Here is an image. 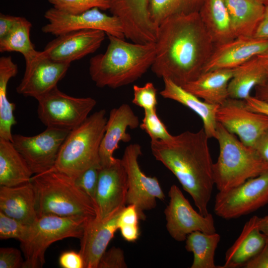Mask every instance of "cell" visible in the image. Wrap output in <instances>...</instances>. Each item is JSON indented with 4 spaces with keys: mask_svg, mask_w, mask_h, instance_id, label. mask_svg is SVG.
<instances>
[{
    "mask_svg": "<svg viewBox=\"0 0 268 268\" xmlns=\"http://www.w3.org/2000/svg\"><path fill=\"white\" fill-rule=\"evenodd\" d=\"M245 101L246 106L249 110L268 117V103L251 96Z\"/></svg>",
    "mask_w": 268,
    "mask_h": 268,
    "instance_id": "f6af8a7d",
    "label": "cell"
},
{
    "mask_svg": "<svg viewBox=\"0 0 268 268\" xmlns=\"http://www.w3.org/2000/svg\"><path fill=\"white\" fill-rule=\"evenodd\" d=\"M106 51L89 60L90 77L98 87L117 88L132 83L151 68L155 56V43L128 42L106 34Z\"/></svg>",
    "mask_w": 268,
    "mask_h": 268,
    "instance_id": "3957f363",
    "label": "cell"
},
{
    "mask_svg": "<svg viewBox=\"0 0 268 268\" xmlns=\"http://www.w3.org/2000/svg\"><path fill=\"white\" fill-rule=\"evenodd\" d=\"M30 226L0 211V239L13 238L23 242L28 236Z\"/></svg>",
    "mask_w": 268,
    "mask_h": 268,
    "instance_id": "d590c367",
    "label": "cell"
},
{
    "mask_svg": "<svg viewBox=\"0 0 268 268\" xmlns=\"http://www.w3.org/2000/svg\"><path fill=\"white\" fill-rule=\"evenodd\" d=\"M139 125L138 117L129 105L123 104L111 110L99 149L100 164L102 167L109 166L116 162L117 158L113 154L119 148L121 141L124 142L131 141V136L127 132V129H136Z\"/></svg>",
    "mask_w": 268,
    "mask_h": 268,
    "instance_id": "ffe728a7",
    "label": "cell"
},
{
    "mask_svg": "<svg viewBox=\"0 0 268 268\" xmlns=\"http://www.w3.org/2000/svg\"><path fill=\"white\" fill-rule=\"evenodd\" d=\"M214 211L225 219L240 217L268 204V170L215 196Z\"/></svg>",
    "mask_w": 268,
    "mask_h": 268,
    "instance_id": "9c48e42d",
    "label": "cell"
},
{
    "mask_svg": "<svg viewBox=\"0 0 268 268\" xmlns=\"http://www.w3.org/2000/svg\"><path fill=\"white\" fill-rule=\"evenodd\" d=\"M128 181L121 159L100 169L96 191V217L103 219L119 214L126 206Z\"/></svg>",
    "mask_w": 268,
    "mask_h": 268,
    "instance_id": "2e32d148",
    "label": "cell"
},
{
    "mask_svg": "<svg viewBox=\"0 0 268 268\" xmlns=\"http://www.w3.org/2000/svg\"><path fill=\"white\" fill-rule=\"evenodd\" d=\"M220 240V236L216 232L206 233L197 231L189 234L185 240V248L193 254L191 268H219L215 264L214 256Z\"/></svg>",
    "mask_w": 268,
    "mask_h": 268,
    "instance_id": "4dcf8cb0",
    "label": "cell"
},
{
    "mask_svg": "<svg viewBox=\"0 0 268 268\" xmlns=\"http://www.w3.org/2000/svg\"><path fill=\"white\" fill-rule=\"evenodd\" d=\"M253 37L260 39H268V3L265 4L263 17Z\"/></svg>",
    "mask_w": 268,
    "mask_h": 268,
    "instance_id": "7dc6e473",
    "label": "cell"
},
{
    "mask_svg": "<svg viewBox=\"0 0 268 268\" xmlns=\"http://www.w3.org/2000/svg\"><path fill=\"white\" fill-rule=\"evenodd\" d=\"M139 127L149 136L151 141H168L173 136L168 132L166 126L159 119L156 109L144 110V117Z\"/></svg>",
    "mask_w": 268,
    "mask_h": 268,
    "instance_id": "e575fe53",
    "label": "cell"
},
{
    "mask_svg": "<svg viewBox=\"0 0 268 268\" xmlns=\"http://www.w3.org/2000/svg\"><path fill=\"white\" fill-rule=\"evenodd\" d=\"M245 268H268V240L262 249L244 266Z\"/></svg>",
    "mask_w": 268,
    "mask_h": 268,
    "instance_id": "7bdbcfd3",
    "label": "cell"
},
{
    "mask_svg": "<svg viewBox=\"0 0 268 268\" xmlns=\"http://www.w3.org/2000/svg\"><path fill=\"white\" fill-rule=\"evenodd\" d=\"M101 166L94 165L83 172L74 179L76 185L84 192L95 204V199Z\"/></svg>",
    "mask_w": 268,
    "mask_h": 268,
    "instance_id": "74e56055",
    "label": "cell"
},
{
    "mask_svg": "<svg viewBox=\"0 0 268 268\" xmlns=\"http://www.w3.org/2000/svg\"><path fill=\"white\" fill-rule=\"evenodd\" d=\"M69 132L47 128L34 136L13 134L12 143L33 174H38L53 167L61 145Z\"/></svg>",
    "mask_w": 268,
    "mask_h": 268,
    "instance_id": "4fadbf2b",
    "label": "cell"
},
{
    "mask_svg": "<svg viewBox=\"0 0 268 268\" xmlns=\"http://www.w3.org/2000/svg\"><path fill=\"white\" fill-rule=\"evenodd\" d=\"M92 218L55 215L38 217L30 225L25 240L21 243L24 256L23 268H42L45 263V252L51 244L67 238L80 239L86 225Z\"/></svg>",
    "mask_w": 268,
    "mask_h": 268,
    "instance_id": "52a82bcc",
    "label": "cell"
},
{
    "mask_svg": "<svg viewBox=\"0 0 268 268\" xmlns=\"http://www.w3.org/2000/svg\"><path fill=\"white\" fill-rule=\"evenodd\" d=\"M204 0H148L151 20L157 26L175 15L199 12Z\"/></svg>",
    "mask_w": 268,
    "mask_h": 268,
    "instance_id": "1f68e13d",
    "label": "cell"
},
{
    "mask_svg": "<svg viewBox=\"0 0 268 268\" xmlns=\"http://www.w3.org/2000/svg\"><path fill=\"white\" fill-rule=\"evenodd\" d=\"M109 11L122 23L125 37L131 42H155L158 26L150 19L148 0H108Z\"/></svg>",
    "mask_w": 268,
    "mask_h": 268,
    "instance_id": "e0dca14e",
    "label": "cell"
},
{
    "mask_svg": "<svg viewBox=\"0 0 268 268\" xmlns=\"http://www.w3.org/2000/svg\"><path fill=\"white\" fill-rule=\"evenodd\" d=\"M19 16L0 13V40L5 37L16 24Z\"/></svg>",
    "mask_w": 268,
    "mask_h": 268,
    "instance_id": "ee69618b",
    "label": "cell"
},
{
    "mask_svg": "<svg viewBox=\"0 0 268 268\" xmlns=\"http://www.w3.org/2000/svg\"><path fill=\"white\" fill-rule=\"evenodd\" d=\"M234 69H219L202 73L182 87L210 104L220 105L229 98L228 84Z\"/></svg>",
    "mask_w": 268,
    "mask_h": 268,
    "instance_id": "cb8c5ba5",
    "label": "cell"
},
{
    "mask_svg": "<svg viewBox=\"0 0 268 268\" xmlns=\"http://www.w3.org/2000/svg\"><path fill=\"white\" fill-rule=\"evenodd\" d=\"M262 1L265 4L268 3V0H260Z\"/></svg>",
    "mask_w": 268,
    "mask_h": 268,
    "instance_id": "816d5d0a",
    "label": "cell"
},
{
    "mask_svg": "<svg viewBox=\"0 0 268 268\" xmlns=\"http://www.w3.org/2000/svg\"><path fill=\"white\" fill-rule=\"evenodd\" d=\"M169 202L164 210L166 227L175 240L183 242L190 233L200 231L206 233L216 232L211 214L203 215L196 211L182 192L175 185L168 192Z\"/></svg>",
    "mask_w": 268,
    "mask_h": 268,
    "instance_id": "7c38bea8",
    "label": "cell"
},
{
    "mask_svg": "<svg viewBox=\"0 0 268 268\" xmlns=\"http://www.w3.org/2000/svg\"><path fill=\"white\" fill-rule=\"evenodd\" d=\"M258 218L253 216L245 223L239 236L226 251L224 264L220 268L244 267L262 249L267 238L258 227Z\"/></svg>",
    "mask_w": 268,
    "mask_h": 268,
    "instance_id": "603a6c76",
    "label": "cell"
},
{
    "mask_svg": "<svg viewBox=\"0 0 268 268\" xmlns=\"http://www.w3.org/2000/svg\"><path fill=\"white\" fill-rule=\"evenodd\" d=\"M53 7L68 13L77 14L94 7L100 10L109 9L108 0H48Z\"/></svg>",
    "mask_w": 268,
    "mask_h": 268,
    "instance_id": "836d02e7",
    "label": "cell"
},
{
    "mask_svg": "<svg viewBox=\"0 0 268 268\" xmlns=\"http://www.w3.org/2000/svg\"><path fill=\"white\" fill-rule=\"evenodd\" d=\"M199 12L215 47L236 38L224 0H204Z\"/></svg>",
    "mask_w": 268,
    "mask_h": 268,
    "instance_id": "4316f807",
    "label": "cell"
},
{
    "mask_svg": "<svg viewBox=\"0 0 268 268\" xmlns=\"http://www.w3.org/2000/svg\"><path fill=\"white\" fill-rule=\"evenodd\" d=\"M106 35L105 32L99 30L70 31L56 36L42 51L54 61L70 64L96 52Z\"/></svg>",
    "mask_w": 268,
    "mask_h": 268,
    "instance_id": "ac0fdd59",
    "label": "cell"
},
{
    "mask_svg": "<svg viewBox=\"0 0 268 268\" xmlns=\"http://www.w3.org/2000/svg\"><path fill=\"white\" fill-rule=\"evenodd\" d=\"M155 43L152 71L181 87L202 73L215 48L199 12L166 18Z\"/></svg>",
    "mask_w": 268,
    "mask_h": 268,
    "instance_id": "6da1fadb",
    "label": "cell"
},
{
    "mask_svg": "<svg viewBox=\"0 0 268 268\" xmlns=\"http://www.w3.org/2000/svg\"><path fill=\"white\" fill-rule=\"evenodd\" d=\"M133 90V104L143 108L144 110L156 109L157 89L152 82H148L142 86L134 85Z\"/></svg>",
    "mask_w": 268,
    "mask_h": 268,
    "instance_id": "8d00e7d4",
    "label": "cell"
},
{
    "mask_svg": "<svg viewBox=\"0 0 268 268\" xmlns=\"http://www.w3.org/2000/svg\"><path fill=\"white\" fill-rule=\"evenodd\" d=\"M208 139L202 128L197 132L185 131L168 141H150L152 155L175 176L203 215L209 213L208 204L215 185Z\"/></svg>",
    "mask_w": 268,
    "mask_h": 268,
    "instance_id": "7a4b0ae2",
    "label": "cell"
},
{
    "mask_svg": "<svg viewBox=\"0 0 268 268\" xmlns=\"http://www.w3.org/2000/svg\"><path fill=\"white\" fill-rule=\"evenodd\" d=\"M23 77L16 88L17 92L37 100L57 86L65 76L70 64L58 62L38 51L24 59Z\"/></svg>",
    "mask_w": 268,
    "mask_h": 268,
    "instance_id": "9a60e30c",
    "label": "cell"
},
{
    "mask_svg": "<svg viewBox=\"0 0 268 268\" xmlns=\"http://www.w3.org/2000/svg\"><path fill=\"white\" fill-rule=\"evenodd\" d=\"M59 263L63 268H84V261L79 252H63L59 257Z\"/></svg>",
    "mask_w": 268,
    "mask_h": 268,
    "instance_id": "b9f144b4",
    "label": "cell"
},
{
    "mask_svg": "<svg viewBox=\"0 0 268 268\" xmlns=\"http://www.w3.org/2000/svg\"><path fill=\"white\" fill-rule=\"evenodd\" d=\"M48 23L44 25L42 31L55 36L80 30H99L110 34L125 39L123 28L119 19L113 15H108L94 7L84 12L72 14L54 7L48 9L44 14Z\"/></svg>",
    "mask_w": 268,
    "mask_h": 268,
    "instance_id": "30bf717a",
    "label": "cell"
},
{
    "mask_svg": "<svg viewBox=\"0 0 268 268\" xmlns=\"http://www.w3.org/2000/svg\"><path fill=\"white\" fill-rule=\"evenodd\" d=\"M216 139L219 154L213 163L214 184L218 191L236 187L268 170V163L253 147L244 144L217 122Z\"/></svg>",
    "mask_w": 268,
    "mask_h": 268,
    "instance_id": "5b68a950",
    "label": "cell"
},
{
    "mask_svg": "<svg viewBox=\"0 0 268 268\" xmlns=\"http://www.w3.org/2000/svg\"><path fill=\"white\" fill-rule=\"evenodd\" d=\"M38 217L44 215L94 217L96 205L72 178L54 170L32 176Z\"/></svg>",
    "mask_w": 268,
    "mask_h": 268,
    "instance_id": "277c9868",
    "label": "cell"
},
{
    "mask_svg": "<svg viewBox=\"0 0 268 268\" xmlns=\"http://www.w3.org/2000/svg\"><path fill=\"white\" fill-rule=\"evenodd\" d=\"M268 49V39L237 37L215 47L202 73L219 69H234Z\"/></svg>",
    "mask_w": 268,
    "mask_h": 268,
    "instance_id": "d6986e66",
    "label": "cell"
},
{
    "mask_svg": "<svg viewBox=\"0 0 268 268\" xmlns=\"http://www.w3.org/2000/svg\"><path fill=\"white\" fill-rule=\"evenodd\" d=\"M253 147L259 155L268 163V129L259 137Z\"/></svg>",
    "mask_w": 268,
    "mask_h": 268,
    "instance_id": "bcb514c9",
    "label": "cell"
},
{
    "mask_svg": "<svg viewBox=\"0 0 268 268\" xmlns=\"http://www.w3.org/2000/svg\"><path fill=\"white\" fill-rule=\"evenodd\" d=\"M24 260L21 252L12 247L0 249V268H23Z\"/></svg>",
    "mask_w": 268,
    "mask_h": 268,
    "instance_id": "ab89813d",
    "label": "cell"
},
{
    "mask_svg": "<svg viewBox=\"0 0 268 268\" xmlns=\"http://www.w3.org/2000/svg\"><path fill=\"white\" fill-rule=\"evenodd\" d=\"M255 97L268 103V75L265 80L255 87Z\"/></svg>",
    "mask_w": 268,
    "mask_h": 268,
    "instance_id": "c3c4849f",
    "label": "cell"
},
{
    "mask_svg": "<svg viewBox=\"0 0 268 268\" xmlns=\"http://www.w3.org/2000/svg\"><path fill=\"white\" fill-rule=\"evenodd\" d=\"M258 227L268 240V215L258 218Z\"/></svg>",
    "mask_w": 268,
    "mask_h": 268,
    "instance_id": "681fc988",
    "label": "cell"
},
{
    "mask_svg": "<svg viewBox=\"0 0 268 268\" xmlns=\"http://www.w3.org/2000/svg\"><path fill=\"white\" fill-rule=\"evenodd\" d=\"M0 211L31 225L38 218L31 182L13 187H0Z\"/></svg>",
    "mask_w": 268,
    "mask_h": 268,
    "instance_id": "7402d4cb",
    "label": "cell"
},
{
    "mask_svg": "<svg viewBox=\"0 0 268 268\" xmlns=\"http://www.w3.org/2000/svg\"><path fill=\"white\" fill-rule=\"evenodd\" d=\"M123 251L120 248L113 247L106 251L102 256L98 268H126Z\"/></svg>",
    "mask_w": 268,
    "mask_h": 268,
    "instance_id": "f35d334b",
    "label": "cell"
},
{
    "mask_svg": "<svg viewBox=\"0 0 268 268\" xmlns=\"http://www.w3.org/2000/svg\"><path fill=\"white\" fill-rule=\"evenodd\" d=\"M257 56L265 67L268 69V49Z\"/></svg>",
    "mask_w": 268,
    "mask_h": 268,
    "instance_id": "f907efd6",
    "label": "cell"
},
{
    "mask_svg": "<svg viewBox=\"0 0 268 268\" xmlns=\"http://www.w3.org/2000/svg\"><path fill=\"white\" fill-rule=\"evenodd\" d=\"M140 214L137 207L133 204L125 206L119 213L117 225L118 229L122 227L138 226Z\"/></svg>",
    "mask_w": 268,
    "mask_h": 268,
    "instance_id": "60d3db41",
    "label": "cell"
},
{
    "mask_svg": "<svg viewBox=\"0 0 268 268\" xmlns=\"http://www.w3.org/2000/svg\"><path fill=\"white\" fill-rule=\"evenodd\" d=\"M236 38L253 37L265 12L260 0H224Z\"/></svg>",
    "mask_w": 268,
    "mask_h": 268,
    "instance_id": "484cf974",
    "label": "cell"
},
{
    "mask_svg": "<svg viewBox=\"0 0 268 268\" xmlns=\"http://www.w3.org/2000/svg\"><path fill=\"white\" fill-rule=\"evenodd\" d=\"M268 75V69L256 56L234 68L228 84L229 97L246 100L255 87Z\"/></svg>",
    "mask_w": 268,
    "mask_h": 268,
    "instance_id": "f1b7e54d",
    "label": "cell"
},
{
    "mask_svg": "<svg viewBox=\"0 0 268 268\" xmlns=\"http://www.w3.org/2000/svg\"><path fill=\"white\" fill-rule=\"evenodd\" d=\"M31 22L19 17L16 24L3 38L0 40V52H16L21 54L24 59L34 54L37 50L30 39Z\"/></svg>",
    "mask_w": 268,
    "mask_h": 268,
    "instance_id": "d6a6232c",
    "label": "cell"
},
{
    "mask_svg": "<svg viewBox=\"0 0 268 268\" xmlns=\"http://www.w3.org/2000/svg\"><path fill=\"white\" fill-rule=\"evenodd\" d=\"M33 174L12 142L0 138V186L13 187L28 183Z\"/></svg>",
    "mask_w": 268,
    "mask_h": 268,
    "instance_id": "83f0119b",
    "label": "cell"
},
{
    "mask_svg": "<svg viewBox=\"0 0 268 268\" xmlns=\"http://www.w3.org/2000/svg\"><path fill=\"white\" fill-rule=\"evenodd\" d=\"M104 109L96 111L70 131L50 170L75 179L89 168L100 164L99 149L108 119Z\"/></svg>",
    "mask_w": 268,
    "mask_h": 268,
    "instance_id": "8992f818",
    "label": "cell"
},
{
    "mask_svg": "<svg viewBox=\"0 0 268 268\" xmlns=\"http://www.w3.org/2000/svg\"><path fill=\"white\" fill-rule=\"evenodd\" d=\"M119 213L103 219L95 216L86 225L80 239L79 250L84 261V268H98L102 256L118 230L117 220Z\"/></svg>",
    "mask_w": 268,
    "mask_h": 268,
    "instance_id": "44dd1931",
    "label": "cell"
},
{
    "mask_svg": "<svg viewBox=\"0 0 268 268\" xmlns=\"http://www.w3.org/2000/svg\"><path fill=\"white\" fill-rule=\"evenodd\" d=\"M38 116L47 128L71 131L83 123L96 104L93 98L75 97L58 86L37 100Z\"/></svg>",
    "mask_w": 268,
    "mask_h": 268,
    "instance_id": "ba28073f",
    "label": "cell"
},
{
    "mask_svg": "<svg viewBox=\"0 0 268 268\" xmlns=\"http://www.w3.org/2000/svg\"><path fill=\"white\" fill-rule=\"evenodd\" d=\"M216 120L245 145L253 147L268 129V117L249 110L244 100L228 98L219 105Z\"/></svg>",
    "mask_w": 268,
    "mask_h": 268,
    "instance_id": "5bb4252c",
    "label": "cell"
},
{
    "mask_svg": "<svg viewBox=\"0 0 268 268\" xmlns=\"http://www.w3.org/2000/svg\"><path fill=\"white\" fill-rule=\"evenodd\" d=\"M164 88L160 95L164 98L175 101L193 110L201 118L204 131L208 137L216 138V113L219 105L206 103L169 79L163 78Z\"/></svg>",
    "mask_w": 268,
    "mask_h": 268,
    "instance_id": "d4e9b609",
    "label": "cell"
},
{
    "mask_svg": "<svg viewBox=\"0 0 268 268\" xmlns=\"http://www.w3.org/2000/svg\"><path fill=\"white\" fill-rule=\"evenodd\" d=\"M141 154L139 144H131L125 149L121 161L128 177L127 203L134 204L138 210L140 219L144 220L143 211L154 208L156 199L163 200L165 195L158 179L146 176L141 170L138 160Z\"/></svg>",
    "mask_w": 268,
    "mask_h": 268,
    "instance_id": "8fae6325",
    "label": "cell"
},
{
    "mask_svg": "<svg viewBox=\"0 0 268 268\" xmlns=\"http://www.w3.org/2000/svg\"><path fill=\"white\" fill-rule=\"evenodd\" d=\"M18 72V66L11 56L0 58V138L12 142V127L16 124L14 116L15 104L7 96V84Z\"/></svg>",
    "mask_w": 268,
    "mask_h": 268,
    "instance_id": "f546056e",
    "label": "cell"
}]
</instances>
